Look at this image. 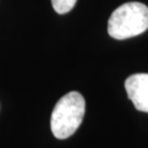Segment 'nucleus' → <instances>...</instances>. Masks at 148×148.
<instances>
[{
  "label": "nucleus",
  "mask_w": 148,
  "mask_h": 148,
  "mask_svg": "<svg viewBox=\"0 0 148 148\" xmlns=\"http://www.w3.org/2000/svg\"><path fill=\"white\" fill-rule=\"evenodd\" d=\"M86 111V102L79 92L71 91L60 98L51 116V130L58 139H66L81 125Z\"/></svg>",
  "instance_id": "nucleus-1"
},
{
  "label": "nucleus",
  "mask_w": 148,
  "mask_h": 148,
  "mask_svg": "<svg viewBox=\"0 0 148 148\" xmlns=\"http://www.w3.org/2000/svg\"><path fill=\"white\" fill-rule=\"evenodd\" d=\"M148 29V7L140 2H127L112 12L108 22L109 35L115 40L137 36Z\"/></svg>",
  "instance_id": "nucleus-2"
},
{
  "label": "nucleus",
  "mask_w": 148,
  "mask_h": 148,
  "mask_svg": "<svg viewBox=\"0 0 148 148\" xmlns=\"http://www.w3.org/2000/svg\"><path fill=\"white\" fill-rule=\"evenodd\" d=\"M128 99L138 111L148 113V74H135L125 81Z\"/></svg>",
  "instance_id": "nucleus-3"
},
{
  "label": "nucleus",
  "mask_w": 148,
  "mask_h": 148,
  "mask_svg": "<svg viewBox=\"0 0 148 148\" xmlns=\"http://www.w3.org/2000/svg\"><path fill=\"white\" fill-rule=\"evenodd\" d=\"M54 10L58 14H65L73 10L77 0H51Z\"/></svg>",
  "instance_id": "nucleus-4"
}]
</instances>
